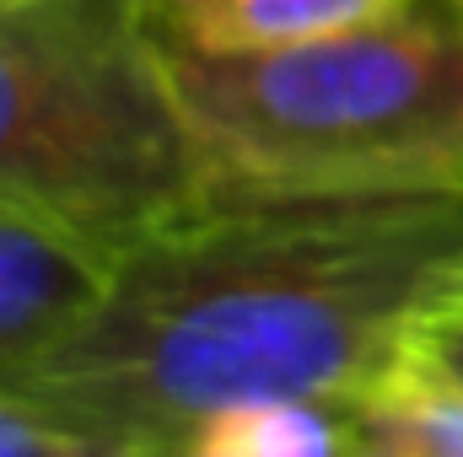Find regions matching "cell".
<instances>
[{
	"label": "cell",
	"instance_id": "1",
	"mask_svg": "<svg viewBox=\"0 0 463 457\" xmlns=\"http://www.w3.org/2000/svg\"><path fill=\"white\" fill-rule=\"evenodd\" d=\"M463 280V189L211 200L124 253L98 312L0 382L124 447L259 398L350 404Z\"/></svg>",
	"mask_w": 463,
	"mask_h": 457
},
{
	"label": "cell",
	"instance_id": "2",
	"mask_svg": "<svg viewBox=\"0 0 463 457\" xmlns=\"http://www.w3.org/2000/svg\"><path fill=\"white\" fill-rule=\"evenodd\" d=\"M216 200L463 189V0L269 49H167Z\"/></svg>",
	"mask_w": 463,
	"mask_h": 457
},
{
	"label": "cell",
	"instance_id": "3",
	"mask_svg": "<svg viewBox=\"0 0 463 457\" xmlns=\"http://www.w3.org/2000/svg\"><path fill=\"white\" fill-rule=\"evenodd\" d=\"M211 200L151 0H0V205L118 264Z\"/></svg>",
	"mask_w": 463,
	"mask_h": 457
},
{
	"label": "cell",
	"instance_id": "4",
	"mask_svg": "<svg viewBox=\"0 0 463 457\" xmlns=\"http://www.w3.org/2000/svg\"><path fill=\"white\" fill-rule=\"evenodd\" d=\"M114 264L76 237L0 205V382L38 366L103 302Z\"/></svg>",
	"mask_w": 463,
	"mask_h": 457
},
{
	"label": "cell",
	"instance_id": "5",
	"mask_svg": "<svg viewBox=\"0 0 463 457\" xmlns=\"http://www.w3.org/2000/svg\"><path fill=\"white\" fill-rule=\"evenodd\" d=\"M410 0H151L156 38L178 54H269L297 49Z\"/></svg>",
	"mask_w": 463,
	"mask_h": 457
},
{
	"label": "cell",
	"instance_id": "6",
	"mask_svg": "<svg viewBox=\"0 0 463 457\" xmlns=\"http://www.w3.org/2000/svg\"><path fill=\"white\" fill-rule=\"evenodd\" d=\"M350 457H463V393L383 377L340 404Z\"/></svg>",
	"mask_w": 463,
	"mask_h": 457
},
{
	"label": "cell",
	"instance_id": "7",
	"mask_svg": "<svg viewBox=\"0 0 463 457\" xmlns=\"http://www.w3.org/2000/svg\"><path fill=\"white\" fill-rule=\"evenodd\" d=\"M146 447H124L114 436L49 409L16 387H0V457H129Z\"/></svg>",
	"mask_w": 463,
	"mask_h": 457
},
{
	"label": "cell",
	"instance_id": "8",
	"mask_svg": "<svg viewBox=\"0 0 463 457\" xmlns=\"http://www.w3.org/2000/svg\"><path fill=\"white\" fill-rule=\"evenodd\" d=\"M393 377H415V382L463 393V280L410 323L399 360H393Z\"/></svg>",
	"mask_w": 463,
	"mask_h": 457
},
{
	"label": "cell",
	"instance_id": "9",
	"mask_svg": "<svg viewBox=\"0 0 463 457\" xmlns=\"http://www.w3.org/2000/svg\"><path fill=\"white\" fill-rule=\"evenodd\" d=\"M129 457H194L189 442H167V447H146V452H129Z\"/></svg>",
	"mask_w": 463,
	"mask_h": 457
}]
</instances>
